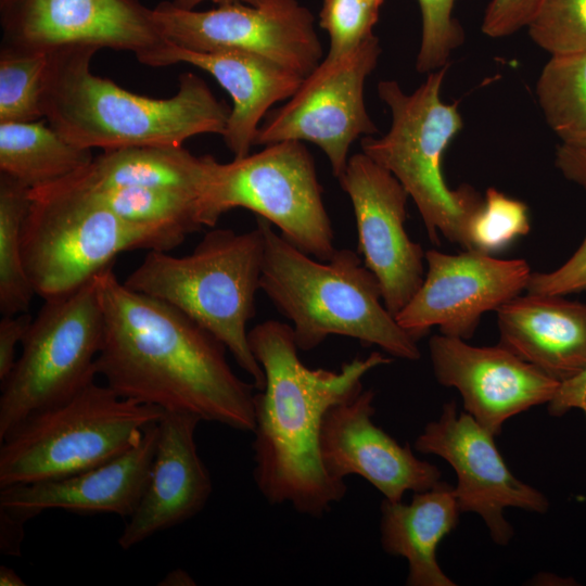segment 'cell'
<instances>
[{"mask_svg": "<svg viewBox=\"0 0 586 586\" xmlns=\"http://www.w3.org/2000/svg\"><path fill=\"white\" fill-rule=\"evenodd\" d=\"M111 267L98 275L97 374L122 397L253 432L256 387L232 371L226 346L174 306L127 288Z\"/></svg>", "mask_w": 586, "mask_h": 586, "instance_id": "6da1fadb", "label": "cell"}, {"mask_svg": "<svg viewBox=\"0 0 586 586\" xmlns=\"http://www.w3.org/2000/svg\"><path fill=\"white\" fill-rule=\"evenodd\" d=\"M249 343L265 372V387L254 395L256 487L271 505L290 504L301 514L320 518L347 491L321 461L323 417L331 406L360 393L369 371L393 359L372 352L339 371L310 369L298 357L292 327L276 320L250 330Z\"/></svg>", "mask_w": 586, "mask_h": 586, "instance_id": "7a4b0ae2", "label": "cell"}, {"mask_svg": "<svg viewBox=\"0 0 586 586\" xmlns=\"http://www.w3.org/2000/svg\"><path fill=\"white\" fill-rule=\"evenodd\" d=\"M98 50L73 46L49 53L43 117L71 143L106 151L182 146L193 136H224L231 109L202 78L182 73L176 94L167 99L139 95L92 74Z\"/></svg>", "mask_w": 586, "mask_h": 586, "instance_id": "3957f363", "label": "cell"}, {"mask_svg": "<svg viewBox=\"0 0 586 586\" xmlns=\"http://www.w3.org/2000/svg\"><path fill=\"white\" fill-rule=\"evenodd\" d=\"M256 222L265 240L260 290L292 322L298 349L342 335L393 357L420 358L417 340L388 313L377 277L356 252L336 250L320 260L275 232L265 218L256 216Z\"/></svg>", "mask_w": 586, "mask_h": 586, "instance_id": "277c9868", "label": "cell"}, {"mask_svg": "<svg viewBox=\"0 0 586 586\" xmlns=\"http://www.w3.org/2000/svg\"><path fill=\"white\" fill-rule=\"evenodd\" d=\"M264 251L257 225L242 233L214 229L189 255L149 251L124 284L174 306L212 333L262 391L265 372L251 349L246 326L256 313Z\"/></svg>", "mask_w": 586, "mask_h": 586, "instance_id": "5b68a950", "label": "cell"}, {"mask_svg": "<svg viewBox=\"0 0 586 586\" xmlns=\"http://www.w3.org/2000/svg\"><path fill=\"white\" fill-rule=\"evenodd\" d=\"M190 232L126 220L91 192L63 182L30 189L22 252L36 295L66 294L112 266L120 253L168 252Z\"/></svg>", "mask_w": 586, "mask_h": 586, "instance_id": "8992f818", "label": "cell"}, {"mask_svg": "<svg viewBox=\"0 0 586 586\" xmlns=\"http://www.w3.org/2000/svg\"><path fill=\"white\" fill-rule=\"evenodd\" d=\"M448 67L429 73L412 93H405L395 80L379 81L378 94L391 110L392 125L380 138L366 136L360 145L406 189L433 244H440L442 233L471 250L469 226L484 198L468 184L449 188L443 175L444 153L463 126L458 102L441 99Z\"/></svg>", "mask_w": 586, "mask_h": 586, "instance_id": "52a82bcc", "label": "cell"}, {"mask_svg": "<svg viewBox=\"0 0 586 586\" xmlns=\"http://www.w3.org/2000/svg\"><path fill=\"white\" fill-rule=\"evenodd\" d=\"M165 411L92 382L67 400L17 425L0 446V488L72 475L139 442Z\"/></svg>", "mask_w": 586, "mask_h": 586, "instance_id": "ba28073f", "label": "cell"}, {"mask_svg": "<svg viewBox=\"0 0 586 586\" xmlns=\"http://www.w3.org/2000/svg\"><path fill=\"white\" fill-rule=\"evenodd\" d=\"M103 333L98 275L66 294L44 300L14 368L1 382L0 442L30 416L94 382Z\"/></svg>", "mask_w": 586, "mask_h": 586, "instance_id": "9c48e42d", "label": "cell"}, {"mask_svg": "<svg viewBox=\"0 0 586 586\" xmlns=\"http://www.w3.org/2000/svg\"><path fill=\"white\" fill-rule=\"evenodd\" d=\"M237 207L265 218L285 240L317 259L328 260L336 252L315 162L302 141L272 143L230 163L212 158L201 198L202 226L214 227Z\"/></svg>", "mask_w": 586, "mask_h": 586, "instance_id": "30bf717a", "label": "cell"}, {"mask_svg": "<svg viewBox=\"0 0 586 586\" xmlns=\"http://www.w3.org/2000/svg\"><path fill=\"white\" fill-rule=\"evenodd\" d=\"M380 54L379 38L372 34L342 58L323 59L290 100L268 115L254 144L311 142L323 151L339 178L347 165L351 144L378 131L366 110L364 87Z\"/></svg>", "mask_w": 586, "mask_h": 586, "instance_id": "8fae6325", "label": "cell"}, {"mask_svg": "<svg viewBox=\"0 0 586 586\" xmlns=\"http://www.w3.org/2000/svg\"><path fill=\"white\" fill-rule=\"evenodd\" d=\"M152 11L164 39L183 49L253 52L303 77L321 62L314 16L296 0H268L260 7L231 2L206 11L163 1Z\"/></svg>", "mask_w": 586, "mask_h": 586, "instance_id": "7c38bea8", "label": "cell"}, {"mask_svg": "<svg viewBox=\"0 0 586 586\" xmlns=\"http://www.w3.org/2000/svg\"><path fill=\"white\" fill-rule=\"evenodd\" d=\"M1 47L46 52L90 46L135 53L149 66L167 41L140 0H0Z\"/></svg>", "mask_w": 586, "mask_h": 586, "instance_id": "4fadbf2b", "label": "cell"}, {"mask_svg": "<svg viewBox=\"0 0 586 586\" xmlns=\"http://www.w3.org/2000/svg\"><path fill=\"white\" fill-rule=\"evenodd\" d=\"M425 263L421 286L395 316L417 341L432 327L447 336L471 339L482 315L525 291L532 275L525 259H500L474 250L456 255L429 250Z\"/></svg>", "mask_w": 586, "mask_h": 586, "instance_id": "5bb4252c", "label": "cell"}, {"mask_svg": "<svg viewBox=\"0 0 586 586\" xmlns=\"http://www.w3.org/2000/svg\"><path fill=\"white\" fill-rule=\"evenodd\" d=\"M494 435L468 412H457L454 402L443 406L437 420L429 422L413 447L436 455L455 470L454 487L460 512L479 514L491 538L507 546L513 527L504 515L509 507L546 513L549 500L535 487L517 479L500 455Z\"/></svg>", "mask_w": 586, "mask_h": 586, "instance_id": "9a60e30c", "label": "cell"}, {"mask_svg": "<svg viewBox=\"0 0 586 586\" xmlns=\"http://www.w3.org/2000/svg\"><path fill=\"white\" fill-rule=\"evenodd\" d=\"M353 205L358 251L377 277L383 303L396 316L421 286L425 252L406 229L408 192L396 177L356 153L337 178Z\"/></svg>", "mask_w": 586, "mask_h": 586, "instance_id": "2e32d148", "label": "cell"}, {"mask_svg": "<svg viewBox=\"0 0 586 586\" xmlns=\"http://www.w3.org/2000/svg\"><path fill=\"white\" fill-rule=\"evenodd\" d=\"M429 354L437 382L456 388L466 412L494 436L508 419L548 405L561 384L499 343L473 346L435 334L429 340Z\"/></svg>", "mask_w": 586, "mask_h": 586, "instance_id": "e0dca14e", "label": "cell"}, {"mask_svg": "<svg viewBox=\"0 0 586 586\" xmlns=\"http://www.w3.org/2000/svg\"><path fill=\"white\" fill-rule=\"evenodd\" d=\"M374 395L362 390L326 412L319 450L327 473L339 482L359 475L390 501L437 485L442 472L435 464L416 457L409 444L400 445L373 422Z\"/></svg>", "mask_w": 586, "mask_h": 586, "instance_id": "ac0fdd59", "label": "cell"}, {"mask_svg": "<svg viewBox=\"0 0 586 586\" xmlns=\"http://www.w3.org/2000/svg\"><path fill=\"white\" fill-rule=\"evenodd\" d=\"M161 420V419H160ZM158 436V421L122 455L60 479L0 488V509L25 521L44 510L130 517L146 487Z\"/></svg>", "mask_w": 586, "mask_h": 586, "instance_id": "d6986e66", "label": "cell"}, {"mask_svg": "<svg viewBox=\"0 0 586 586\" xmlns=\"http://www.w3.org/2000/svg\"><path fill=\"white\" fill-rule=\"evenodd\" d=\"M201 421L182 411H165L158 421L150 477L117 539L122 549L190 520L207 504L213 483L195 443Z\"/></svg>", "mask_w": 586, "mask_h": 586, "instance_id": "ffe728a7", "label": "cell"}, {"mask_svg": "<svg viewBox=\"0 0 586 586\" xmlns=\"http://www.w3.org/2000/svg\"><path fill=\"white\" fill-rule=\"evenodd\" d=\"M192 64L230 94L233 105L224 140L234 158L250 154L258 124L276 102L291 98L305 77L260 54L241 50L193 51L167 42L149 66Z\"/></svg>", "mask_w": 586, "mask_h": 586, "instance_id": "44dd1931", "label": "cell"}, {"mask_svg": "<svg viewBox=\"0 0 586 586\" xmlns=\"http://www.w3.org/2000/svg\"><path fill=\"white\" fill-rule=\"evenodd\" d=\"M499 344L563 383L586 369V303L518 295L497 310Z\"/></svg>", "mask_w": 586, "mask_h": 586, "instance_id": "7402d4cb", "label": "cell"}, {"mask_svg": "<svg viewBox=\"0 0 586 586\" xmlns=\"http://www.w3.org/2000/svg\"><path fill=\"white\" fill-rule=\"evenodd\" d=\"M380 542L390 556L408 562V586H455L436 560V548L456 528L460 510L454 487L442 481L413 493L411 501L384 499L380 507Z\"/></svg>", "mask_w": 586, "mask_h": 586, "instance_id": "603a6c76", "label": "cell"}, {"mask_svg": "<svg viewBox=\"0 0 586 586\" xmlns=\"http://www.w3.org/2000/svg\"><path fill=\"white\" fill-rule=\"evenodd\" d=\"M213 156H195L182 146H130L103 151L91 163L58 182L85 189L144 187L175 189L202 198Z\"/></svg>", "mask_w": 586, "mask_h": 586, "instance_id": "cb8c5ba5", "label": "cell"}, {"mask_svg": "<svg viewBox=\"0 0 586 586\" xmlns=\"http://www.w3.org/2000/svg\"><path fill=\"white\" fill-rule=\"evenodd\" d=\"M93 157L90 149L71 143L44 122L0 123V173L30 189L74 175Z\"/></svg>", "mask_w": 586, "mask_h": 586, "instance_id": "d4e9b609", "label": "cell"}, {"mask_svg": "<svg viewBox=\"0 0 586 586\" xmlns=\"http://www.w3.org/2000/svg\"><path fill=\"white\" fill-rule=\"evenodd\" d=\"M536 97L561 144L586 149V52L551 56L537 79Z\"/></svg>", "mask_w": 586, "mask_h": 586, "instance_id": "484cf974", "label": "cell"}, {"mask_svg": "<svg viewBox=\"0 0 586 586\" xmlns=\"http://www.w3.org/2000/svg\"><path fill=\"white\" fill-rule=\"evenodd\" d=\"M30 205V188L0 173V311L26 313L35 291L23 262V226Z\"/></svg>", "mask_w": 586, "mask_h": 586, "instance_id": "4316f807", "label": "cell"}, {"mask_svg": "<svg viewBox=\"0 0 586 586\" xmlns=\"http://www.w3.org/2000/svg\"><path fill=\"white\" fill-rule=\"evenodd\" d=\"M80 189L91 192L115 214L129 221L178 226L190 233L203 227L200 220L201 196L196 193L144 187Z\"/></svg>", "mask_w": 586, "mask_h": 586, "instance_id": "83f0119b", "label": "cell"}, {"mask_svg": "<svg viewBox=\"0 0 586 586\" xmlns=\"http://www.w3.org/2000/svg\"><path fill=\"white\" fill-rule=\"evenodd\" d=\"M49 53L0 49V123L43 117L42 97Z\"/></svg>", "mask_w": 586, "mask_h": 586, "instance_id": "f1b7e54d", "label": "cell"}, {"mask_svg": "<svg viewBox=\"0 0 586 586\" xmlns=\"http://www.w3.org/2000/svg\"><path fill=\"white\" fill-rule=\"evenodd\" d=\"M530 229L527 205L488 188L482 207L469 226L471 250L492 255L527 234Z\"/></svg>", "mask_w": 586, "mask_h": 586, "instance_id": "f546056e", "label": "cell"}, {"mask_svg": "<svg viewBox=\"0 0 586 586\" xmlns=\"http://www.w3.org/2000/svg\"><path fill=\"white\" fill-rule=\"evenodd\" d=\"M532 40L551 56L586 52V0H542L528 22Z\"/></svg>", "mask_w": 586, "mask_h": 586, "instance_id": "4dcf8cb0", "label": "cell"}, {"mask_svg": "<svg viewBox=\"0 0 586 586\" xmlns=\"http://www.w3.org/2000/svg\"><path fill=\"white\" fill-rule=\"evenodd\" d=\"M418 3L422 29L416 68L429 74L449 65L451 53L464 41V31L453 16L455 0H418Z\"/></svg>", "mask_w": 586, "mask_h": 586, "instance_id": "1f68e13d", "label": "cell"}, {"mask_svg": "<svg viewBox=\"0 0 586 586\" xmlns=\"http://www.w3.org/2000/svg\"><path fill=\"white\" fill-rule=\"evenodd\" d=\"M380 9L381 5L369 0H323L319 25L330 37L324 59L335 61L371 36Z\"/></svg>", "mask_w": 586, "mask_h": 586, "instance_id": "d6a6232c", "label": "cell"}, {"mask_svg": "<svg viewBox=\"0 0 586 586\" xmlns=\"http://www.w3.org/2000/svg\"><path fill=\"white\" fill-rule=\"evenodd\" d=\"M586 291V237L576 252L558 269L532 272L525 292L564 296Z\"/></svg>", "mask_w": 586, "mask_h": 586, "instance_id": "836d02e7", "label": "cell"}, {"mask_svg": "<svg viewBox=\"0 0 586 586\" xmlns=\"http://www.w3.org/2000/svg\"><path fill=\"white\" fill-rule=\"evenodd\" d=\"M542 0H491L483 22L482 31L492 38L514 34L527 26Z\"/></svg>", "mask_w": 586, "mask_h": 586, "instance_id": "e575fe53", "label": "cell"}, {"mask_svg": "<svg viewBox=\"0 0 586 586\" xmlns=\"http://www.w3.org/2000/svg\"><path fill=\"white\" fill-rule=\"evenodd\" d=\"M33 317L27 313L2 316L0 320V382L4 381L17 360L16 348L29 329Z\"/></svg>", "mask_w": 586, "mask_h": 586, "instance_id": "d590c367", "label": "cell"}, {"mask_svg": "<svg viewBox=\"0 0 586 586\" xmlns=\"http://www.w3.org/2000/svg\"><path fill=\"white\" fill-rule=\"evenodd\" d=\"M572 409H581L586 413V369L561 383L555 397L548 403V412L552 417H561Z\"/></svg>", "mask_w": 586, "mask_h": 586, "instance_id": "8d00e7d4", "label": "cell"}, {"mask_svg": "<svg viewBox=\"0 0 586 586\" xmlns=\"http://www.w3.org/2000/svg\"><path fill=\"white\" fill-rule=\"evenodd\" d=\"M555 164L568 180L586 191V149L560 144L556 151Z\"/></svg>", "mask_w": 586, "mask_h": 586, "instance_id": "74e56055", "label": "cell"}, {"mask_svg": "<svg viewBox=\"0 0 586 586\" xmlns=\"http://www.w3.org/2000/svg\"><path fill=\"white\" fill-rule=\"evenodd\" d=\"M25 520L0 509V549L8 556H20Z\"/></svg>", "mask_w": 586, "mask_h": 586, "instance_id": "f35d334b", "label": "cell"}, {"mask_svg": "<svg viewBox=\"0 0 586 586\" xmlns=\"http://www.w3.org/2000/svg\"><path fill=\"white\" fill-rule=\"evenodd\" d=\"M161 586H193L195 585L192 576L182 569H175L168 572L158 583Z\"/></svg>", "mask_w": 586, "mask_h": 586, "instance_id": "ab89813d", "label": "cell"}, {"mask_svg": "<svg viewBox=\"0 0 586 586\" xmlns=\"http://www.w3.org/2000/svg\"><path fill=\"white\" fill-rule=\"evenodd\" d=\"M206 0H173L171 2L182 9H194L198 4ZM216 4L231 3V2H242L253 7H260L266 3L268 0H209Z\"/></svg>", "mask_w": 586, "mask_h": 586, "instance_id": "60d3db41", "label": "cell"}, {"mask_svg": "<svg viewBox=\"0 0 586 586\" xmlns=\"http://www.w3.org/2000/svg\"><path fill=\"white\" fill-rule=\"evenodd\" d=\"M0 585L1 586H24L22 577L11 568L7 565L0 566Z\"/></svg>", "mask_w": 586, "mask_h": 586, "instance_id": "b9f144b4", "label": "cell"}, {"mask_svg": "<svg viewBox=\"0 0 586 586\" xmlns=\"http://www.w3.org/2000/svg\"><path fill=\"white\" fill-rule=\"evenodd\" d=\"M369 1H371V2H373L375 4H379V5H382V3H383V0H369Z\"/></svg>", "mask_w": 586, "mask_h": 586, "instance_id": "7bdbcfd3", "label": "cell"}]
</instances>
